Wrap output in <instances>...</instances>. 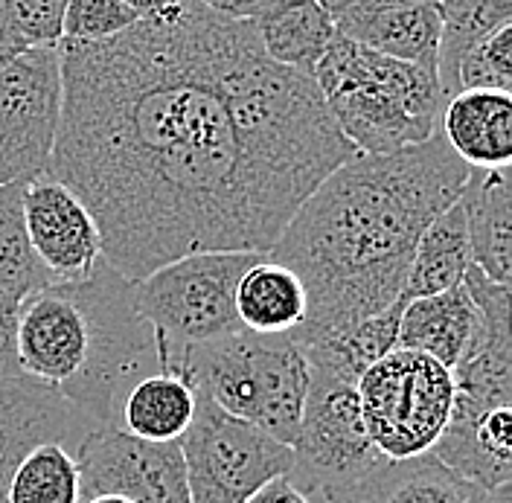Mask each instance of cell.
<instances>
[{"label": "cell", "mask_w": 512, "mask_h": 503, "mask_svg": "<svg viewBox=\"0 0 512 503\" xmlns=\"http://www.w3.org/2000/svg\"><path fill=\"white\" fill-rule=\"evenodd\" d=\"M50 175L91 210L128 283L190 253H271L306 201L239 134L198 0L105 41H62Z\"/></svg>", "instance_id": "cell-1"}, {"label": "cell", "mask_w": 512, "mask_h": 503, "mask_svg": "<svg viewBox=\"0 0 512 503\" xmlns=\"http://www.w3.org/2000/svg\"><path fill=\"white\" fill-rule=\"evenodd\" d=\"M469 172L440 131L390 155H352L329 172L268 253L306 291L294 341L335 335L402 300L422 230L460 198Z\"/></svg>", "instance_id": "cell-2"}, {"label": "cell", "mask_w": 512, "mask_h": 503, "mask_svg": "<svg viewBox=\"0 0 512 503\" xmlns=\"http://www.w3.org/2000/svg\"><path fill=\"white\" fill-rule=\"evenodd\" d=\"M312 76L358 155H390L440 131L446 99L428 67L373 53L335 32Z\"/></svg>", "instance_id": "cell-3"}, {"label": "cell", "mask_w": 512, "mask_h": 503, "mask_svg": "<svg viewBox=\"0 0 512 503\" xmlns=\"http://www.w3.org/2000/svg\"><path fill=\"white\" fill-rule=\"evenodd\" d=\"M169 373L210 396L230 416H239L291 448L309 390V364L294 335H256L239 329L213 344L187 349Z\"/></svg>", "instance_id": "cell-4"}, {"label": "cell", "mask_w": 512, "mask_h": 503, "mask_svg": "<svg viewBox=\"0 0 512 503\" xmlns=\"http://www.w3.org/2000/svg\"><path fill=\"white\" fill-rule=\"evenodd\" d=\"M88 315V355L64 399L88 413L96 425L117 428L126 393L140 381L166 370L155 326L134 309L131 283L105 259L91 277L76 283Z\"/></svg>", "instance_id": "cell-5"}, {"label": "cell", "mask_w": 512, "mask_h": 503, "mask_svg": "<svg viewBox=\"0 0 512 503\" xmlns=\"http://www.w3.org/2000/svg\"><path fill=\"white\" fill-rule=\"evenodd\" d=\"M259 256L265 253H190L131 283L134 309L155 326L166 370L192 346L242 329L233 291Z\"/></svg>", "instance_id": "cell-6"}, {"label": "cell", "mask_w": 512, "mask_h": 503, "mask_svg": "<svg viewBox=\"0 0 512 503\" xmlns=\"http://www.w3.org/2000/svg\"><path fill=\"white\" fill-rule=\"evenodd\" d=\"M367 437L384 460L428 454L443 437L454 405L451 370L425 352L396 346L358 378Z\"/></svg>", "instance_id": "cell-7"}, {"label": "cell", "mask_w": 512, "mask_h": 503, "mask_svg": "<svg viewBox=\"0 0 512 503\" xmlns=\"http://www.w3.org/2000/svg\"><path fill=\"white\" fill-rule=\"evenodd\" d=\"M291 454L288 480L315 503L382 466L384 457L361 419L355 381L309 367V390Z\"/></svg>", "instance_id": "cell-8"}, {"label": "cell", "mask_w": 512, "mask_h": 503, "mask_svg": "<svg viewBox=\"0 0 512 503\" xmlns=\"http://www.w3.org/2000/svg\"><path fill=\"white\" fill-rule=\"evenodd\" d=\"M190 503H245L291 472V448L251 422L230 416L195 390V416L181 437Z\"/></svg>", "instance_id": "cell-9"}, {"label": "cell", "mask_w": 512, "mask_h": 503, "mask_svg": "<svg viewBox=\"0 0 512 503\" xmlns=\"http://www.w3.org/2000/svg\"><path fill=\"white\" fill-rule=\"evenodd\" d=\"M62 96L59 47H27L0 59V184L50 172Z\"/></svg>", "instance_id": "cell-10"}, {"label": "cell", "mask_w": 512, "mask_h": 503, "mask_svg": "<svg viewBox=\"0 0 512 503\" xmlns=\"http://www.w3.org/2000/svg\"><path fill=\"white\" fill-rule=\"evenodd\" d=\"M82 501L120 495L131 503H190L181 442L137 440L123 428L99 425L76 448Z\"/></svg>", "instance_id": "cell-11"}, {"label": "cell", "mask_w": 512, "mask_h": 503, "mask_svg": "<svg viewBox=\"0 0 512 503\" xmlns=\"http://www.w3.org/2000/svg\"><path fill=\"white\" fill-rule=\"evenodd\" d=\"M21 210L32 251L59 283L91 277L102 259V236L91 210L50 172L21 184Z\"/></svg>", "instance_id": "cell-12"}, {"label": "cell", "mask_w": 512, "mask_h": 503, "mask_svg": "<svg viewBox=\"0 0 512 503\" xmlns=\"http://www.w3.org/2000/svg\"><path fill=\"white\" fill-rule=\"evenodd\" d=\"M99 428L88 413L67 402L50 384L35 378H0V503L15 466L41 442H62L76 454L82 440Z\"/></svg>", "instance_id": "cell-13"}, {"label": "cell", "mask_w": 512, "mask_h": 503, "mask_svg": "<svg viewBox=\"0 0 512 503\" xmlns=\"http://www.w3.org/2000/svg\"><path fill=\"white\" fill-rule=\"evenodd\" d=\"M332 21L338 35L373 53L437 73L440 0H352Z\"/></svg>", "instance_id": "cell-14"}, {"label": "cell", "mask_w": 512, "mask_h": 503, "mask_svg": "<svg viewBox=\"0 0 512 503\" xmlns=\"http://www.w3.org/2000/svg\"><path fill=\"white\" fill-rule=\"evenodd\" d=\"M489 489L460 477L434 454L408 460H384L379 469L361 477L323 501L338 503H489ZM318 501V503H323Z\"/></svg>", "instance_id": "cell-15"}, {"label": "cell", "mask_w": 512, "mask_h": 503, "mask_svg": "<svg viewBox=\"0 0 512 503\" xmlns=\"http://www.w3.org/2000/svg\"><path fill=\"white\" fill-rule=\"evenodd\" d=\"M460 207L466 216L472 265L492 283L510 285L512 253V175L501 169H472L460 189Z\"/></svg>", "instance_id": "cell-16"}, {"label": "cell", "mask_w": 512, "mask_h": 503, "mask_svg": "<svg viewBox=\"0 0 512 503\" xmlns=\"http://www.w3.org/2000/svg\"><path fill=\"white\" fill-rule=\"evenodd\" d=\"M440 134L472 169H501L512 160V99L498 91H460L446 102Z\"/></svg>", "instance_id": "cell-17"}, {"label": "cell", "mask_w": 512, "mask_h": 503, "mask_svg": "<svg viewBox=\"0 0 512 503\" xmlns=\"http://www.w3.org/2000/svg\"><path fill=\"white\" fill-rule=\"evenodd\" d=\"M428 454L489 492L507 486L512 480V408H492L478 419H448L443 437Z\"/></svg>", "instance_id": "cell-18"}, {"label": "cell", "mask_w": 512, "mask_h": 503, "mask_svg": "<svg viewBox=\"0 0 512 503\" xmlns=\"http://www.w3.org/2000/svg\"><path fill=\"white\" fill-rule=\"evenodd\" d=\"M478 317V306L463 283L443 294L416 297L402 309L396 346L425 352L443 367L454 370L478 329Z\"/></svg>", "instance_id": "cell-19"}, {"label": "cell", "mask_w": 512, "mask_h": 503, "mask_svg": "<svg viewBox=\"0 0 512 503\" xmlns=\"http://www.w3.org/2000/svg\"><path fill=\"white\" fill-rule=\"evenodd\" d=\"M233 306L242 329L256 335H288L306 320V291L294 271L265 253L239 277Z\"/></svg>", "instance_id": "cell-20"}, {"label": "cell", "mask_w": 512, "mask_h": 503, "mask_svg": "<svg viewBox=\"0 0 512 503\" xmlns=\"http://www.w3.org/2000/svg\"><path fill=\"white\" fill-rule=\"evenodd\" d=\"M469 265H472V251H469L466 216L460 201H454L446 213H440L422 230L408 268V280L402 288V300L408 303L416 297H431L457 288L463 283Z\"/></svg>", "instance_id": "cell-21"}, {"label": "cell", "mask_w": 512, "mask_h": 503, "mask_svg": "<svg viewBox=\"0 0 512 503\" xmlns=\"http://www.w3.org/2000/svg\"><path fill=\"white\" fill-rule=\"evenodd\" d=\"M195 416V390L184 376L160 370L140 378L123 399L117 428L137 440L178 442Z\"/></svg>", "instance_id": "cell-22"}, {"label": "cell", "mask_w": 512, "mask_h": 503, "mask_svg": "<svg viewBox=\"0 0 512 503\" xmlns=\"http://www.w3.org/2000/svg\"><path fill=\"white\" fill-rule=\"evenodd\" d=\"M254 24L271 62L309 73L335 38L332 15L315 0H277Z\"/></svg>", "instance_id": "cell-23"}, {"label": "cell", "mask_w": 512, "mask_h": 503, "mask_svg": "<svg viewBox=\"0 0 512 503\" xmlns=\"http://www.w3.org/2000/svg\"><path fill=\"white\" fill-rule=\"evenodd\" d=\"M402 309H405V300H396L384 312L367 317L350 329L323 335L315 341H297V344L303 349V358L312 370H323V373H332V376H341L358 384V378L370 364H376L379 358L396 349Z\"/></svg>", "instance_id": "cell-24"}, {"label": "cell", "mask_w": 512, "mask_h": 503, "mask_svg": "<svg viewBox=\"0 0 512 503\" xmlns=\"http://www.w3.org/2000/svg\"><path fill=\"white\" fill-rule=\"evenodd\" d=\"M512 24V0H440L437 82L443 99L457 94L454 76L460 59L489 35Z\"/></svg>", "instance_id": "cell-25"}, {"label": "cell", "mask_w": 512, "mask_h": 503, "mask_svg": "<svg viewBox=\"0 0 512 503\" xmlns=\"http://www.w3.org/2000/svg\"><path fill=\"white\" fill-rule=\"evenodd\" d=\"M56 283L59 280L32 251L21 210V184H0V294L24 303L35 291Z\"/></svg>", "instance_id": "cell-26"}, {"label": "cell", "mask_w": 512, "mask_h": 503, "mask_svg": "<svg viewBox=\"0 0 512 503\" xmlns=\"http://www.w3.org/2000/svg\"><path fill=\"white\" fill-rule=\"evenodd\" d=\"M6 503H82L76 454L62 442H41L15 466Z\"/></svg>", "instance_id": "cell-27"}, {"label": "cell", "mask_w": 512, "mask_h": 503, "mask_svg": "<svg viewBox=\"0 0 512 503\" xmlns=\"http://www.w3.org/2000/svg\"><path fill=\"white\" fill-rule=\"evenodd\" d=\"M454 88L460 91H498L510 94L512 88V24L489 35L472 47L460 64L454 76Z\"/></svg>", "instance_id": "cell-28"}, {"label": "cell", "mask_w": 512, "mask_h": 503, "mask_svg": "<svg viewBox=\"0 0 512 503\" xmlns=\"http://www.w3.org/2000/svg\"><path fill=\"white\" fill-rule=\"evenodd\" d=\"M137 21L140 15L123 0H67L62 41H105Z\"/></svg>", "instance_id": "cell-29"}, {"label": "cell", "mask_w": 512, "mask_h": 503, "mask_svg": "<svg viewBox=\"0 0 512 503\" xmlns=\"http://www.w3.org/2000/svg\"><path fill=\"white\" fill-rule=\"evenodd\" d=\"M21 300L0 294V378H18V315H21Z\"/></svg>", "instance_id": "cell-30"}, {"label": "cell", "mask_w": 512, "mask_h": 503, "mask_svg": "<svg viewBox=\"0 0 512 503\" xmlns=\"http://www.w3.org/2000/svg\"><path fill=\"white\" fill-rule=\"evenodd\" d=\"M201 6H207L210 12L224 15L230 21H256L259 15H265L277 0H198Z\"/></svg>", "instance_id": "cell-31"}, {"label": "cell", "mask_w": 512, "mask_h": 503, "mask_svg": "<svg viewBox=\"0 0 512 503\" xmlns=\"http://www.w3.org/2000/svg\"><path fill=\"white\" fill-rule=\"evenodd\" d=\"M245 503H315L312 498H306L291 480L288 474L283 477H274L271 483H265L256 495H251Z\"/></svg>", "instance_id": "cell-32"}, {"label": "cell", "mask_w": 512, "mask_h": 503, "mask_svg": "<svg viewBox=\"0 0 512 503\" xmlns=\"http://www.w3.org/2000/svg\"><path fill=\"white\" fill-rule=\"evenodd\" d=\"M126 6H131L140 18H152V15H160L172 6H178L181 0H123Z\"/></svg>", "instance_id": "cell-33"}, {"label": "cell", "mask_w": 512, "mask_h": 503, "mask_svg": "<svg viewBox=\"0 0 512 503\" xmlns=\"http://www.w3.org/2000/svg\"><path fill=\"white\" fill-rule=\"evenodd\" d=\"M21 47L15 44V38L9 35V30H6V21H3V6H0V59L3 56H9V53H18Z\"/></svg>", "instance_id": "cell-34"}, {"label": "cell", "mask_w": 512, "mask_h": 503, "mask_svg": "<svg viewBox=\"0 0 512 503\" xmlns=\"http://www.w3.org/2000/svg\"><path fill=\"white\" fill-rule=\"evenodd\" d=\"M315 3H320L329 15H335V12H341L344 6H350L352 0H315Z\"/></svg>", "instance_id": "cell-35"}, {"label": "cell", "mask_w": 512, "mask_h": 503, "mask_svg": "<svg viewBox=\"0 0 512 503\" xmlns=\"http://www.w3.org/2000/svg\"><path fill=\"white\" fill-rule=\"evenodd\" d=\"M82 503H131V501L120 498V495H94V498H85Z\"/></svg>", "instance_id": "cell-36"}]
</instances>
